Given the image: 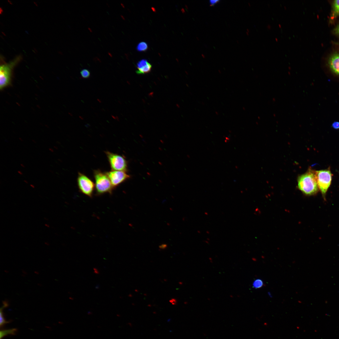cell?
I'll use <instances>...</instances> for the list:
<instances>
[{"label":"cell","instance_id":"cell-1","mask_svg":"<svg viewBox=\"0 0 339 339\" xmlns=\"http://www.w3.org/2000/svg\"><path fill=\"white\" fill-rule=\"evenodd\" d=\"M297 181L299 189L306 195H314L319 190L315 171L310 169H309L305 173L299 175Z\"/></svg>","mask_w":339,"mask_h":339},{"label":"cell","instance_id":"cell-2","mask_svg":"<svg viewBox=\"0 0 339 339\" xmlns=\"http://www.w3.org/2000/svg\"><path fill=\"white\" fill-rule=\"evenodd\" d=\"M93 175L95 190L98 195L112 193L114 188L106 172H103L99 169L95 170L93 171Z\"/></svg>","mask_w":339,"mask_h":339},{"label":"cell","instance_id":"cell-3","mask_svg":"<svg viewBox=\"0 0 339 339\" xmlns=\"http://www.w3.org/2000/svg\"><path fill=\"white\" fill-rule=\"evenodd\" d=\"M20 60L18 57L10 62L1 65L0 67V88L3 89L10 85L13 68Z\"/></svg>","mask_w":339,"mask_h":339},{"label":"cell","instance_id":"cell-4","mask_svg":"<svg viewBox=\"0 0 339 339\" xmlns=\"http://www.w3.org/2000/svg\"><path fill=\"white\" fill-rule=\"evenodd\" d=\"M317 183L319 190L324 199L332 180V174L330 168L315 171Z\"/></svg>","mask_w":339,"mask_h":339},{"label":"cell","instance_id":"cell-5","mask_svg":"<svg viewBox=\"0 0 339 339\" xmlns=\"http://www.w3.org/2000/svg\"><path fill=\"white\" fill-rule=\"evenodd\" d=\"M111 170L126 171L127 162L123 156L109 151H105Z\"/></svg>","mask_w":339,"mask_h":339},{"label":"cell","instance_id":"cell-6","mask_svg":"<svg viewBox=\"0 0 339 339\" xmlns=\"http://www.w3.org/2000/svg\"><path fill=\"white\" fill-rule=\"evenodd\" d=\"M77 182L78 189L81 193L90 197L92 196L95 185L90 179L78 172Z\"/></svg>","mask_w":339,"mask_h":339},{"label":"cell","instance_id":"cell-7","mask_svg":"<svg viewBox=\"0 0 339 339\" xmlns=\"http://www.w3.org/2000/svg\"><path fill=\"white\" fill-rule=\"evenodd\" d=\"M106 173L114 188L130 178L125 171L111 170Z\"/></svg>","mask_w":339,"mask_h":339},{"label":"cell","instance_id":"cell-8","mask_svg":"<svg viewBox=\"0 0 339 339\" xmlns=\"http://www.w3.org/2000/svg\"><path fill=\"white\" fill-rule=\"evenodd\" d=\"M328 64L332 72L339 76V53L332 55L328 60Z\"/></svg>","mask_w":339,"mask_h":339},{"label":"cell","instance_id":"cell-9","mask_svg":"<svg viewBox=\"0 0 339 339\" xmlns=\"http://www.w3.org/2000/svg\"><path fill=\"white\" fill-rule=\"evenodd\" d=\"M152 67V65L148 62L147 64L145 66L140 68L137 69L136 71V73L138 74L147 73L151 71Z\"/></svg>","mask_w":339,"mask_h":339},{"label":"cell","instance_id":"cell-10","mask_svg":"<svg viewBox=\"0 0 339 339\" xmlns=\"http://www.w3.org/2000/svg\"><path fill=\"white\" fill-rule=\"evenodd\" d=\"M17 331V330L16 328L1 331L0 332V339H2L5 336L8 335H15L16 334Z\"/></svg>","mask_w":339,"mask_h":339},{"label":"cell","instance_id":"cell-11","mask_svg":"<svg viewBox=\"0 0 339 339\" xmlns=\"http://www.w3.org/2000/svg\"><path fill=\"white\" fill-rule=\"evenodd\" d=\"M3 304L2 307L0 309V326L1 327L6 324L10 322V321L6 320L3 317V310L4 308L8 306V304L6 302H3Z\"/></svg>","mask_w":339,"mask_h":339},{"label":"cell","instance_id":"cell-12","mask_svg":"<svg viewBox=\"0 0 339 339\" xmlns=\"http://www.w3.org/2000/svg\"><path fill=\"white\" fill-rule=\"evenodd\" d=\"M332 15L335 17L339 16V0H336L333 1Z\"/></svg>","mask_w":339,"mask_h":339},{"label":"cell","instance_id":"cell-13","mask_svg":"<svg viewBox=\"0 0 339 339\" xmlns=\"http://www.w3.org/2000/svg\"><path fill=\"white\" fill-rule=\"evenodd\" d=\"M148 45L146 42H141L138 44L136 49L139 51H145L148 50Z\"/></svg>","mask_w":339,"mask_h":339},{"label":"cell","instance_id":"cell-14","mask_svg":"<svg viewBox=\"0 0 339 339\" xmlns=\"http://www.w3.org/2000/svg\"><path fill=\"white\" fill-rule=\"evenodd\" d=\"M252 285L254 288L256 289L259 288L263 286V282L261 279H257L254 281Z\"/></svg>","mask_w":339,"mask_h":339},{"label":"cell","instance_id":"cell-15","mask_svg":"<svg viewBox=\"0 0 339 339\" xmlns=\"http://www.w3.org/2000/svg\"><path fill=\"white\" fill-rule=\"evenodd\" d=\"M82 77L84 78H87L90 76V71L87 69H83L80 72Z\"/></svg>","mask_w":339,"mask_h":339},{"label":"cell","instance_id":"cell-16","mask_svg":"<svg viewBox=\"0 0 339 339\" xmlns=\"http://www.w3.org/2000/svg\"><path fill=\"white\" fill-rule=\"evenodd\" d=\"M148 62L145 59H143L139 61L137 64L136 66L137 69L140 68L146 65Z\"/></svg>","mask_w":339,"mask_h":339},{"label":"cell","instance_id":"cell-17","mask_svg":"<svg viewBox=\"0 0 339 339\" xmlns=\"http://www.w3.org/2000/svg\"><path fill=\"white\" fill-rule=\"evenodd\" d=\"M332 127L336 129H339V122L335 121L332 124Z\"/></svg>","mask_w":339,"mask_h":339},{"label":"cell","instance_id":"cell-18","mask_svg":"<svg viewBox=\"0 0 339 339\" xmlns=\"http://www.w3.org/2000/svg\"><path fill=\"white\" fill-rule=\"evenodd\" d=\"M333 31L335 34L339 35V24L334 28Z\"/></svg>","mask_w":339,"mask_h":339},{"label":"cell","instance_id":"cell-19","mask_svg":"<svg viewBox=\"0 0 339 339\" xmlns=\"http://www.w3.org/2000/svg\"><path fill=\"white\" fill-rule=\"evenodd\" d=\"M219 0H210L209 3L210 5H213L219 2Z\"/></svg>","mask_w":339,"mask_h":339},{"label":"cell","instance_id":"cell-20","mask_svg":"<svg viewBox=\"0 0 339 339\" xmlns=\"http://www.w3.org/2000/svg\"><path fill=\"white\" fill-rule=\"evenodd\" d=\"M170 302L172 304L174 305L176 304V301L175 299H171L170 300Z\"/></svg>","mask_w":339,"mask_h":339}]
</instances>
